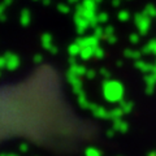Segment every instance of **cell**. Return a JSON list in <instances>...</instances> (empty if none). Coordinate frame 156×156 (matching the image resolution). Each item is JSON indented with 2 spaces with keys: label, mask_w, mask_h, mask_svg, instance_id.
<instances>
[{
  "label": "cell",
  "mask_w": 156,
  "mask_h": 156,
  "mask_svg": "<svg viewBox=\"0 0 156 156\" xmlns=\"http://www.w3.org/2000/svg\"><path fill=\"white\" fill-rule=\"evenodd\" d=\"M122 89L119 82H105L104 85V96L109 101H117L121 99Z\"/></svg>",
  "instance_id": "cell-1"
},
{
  "label": "cell",
  "mask_w": 156,
  "mask_h": 156,
  "mask_svg": "<svg viewBox=\"0 0 156 156\" xmlns=\"http://www.w3.org/2000/svg\"><path fill=\"white\" fill-rule=\"evenodd\" d=\"M4 57L7 58V65H5L7 69L14 70L20 65V58H18V56L14 55V53H7Z\"/></svg>",
  "instance_id": "cell-2"
},
{
  "label": "cell",
  "mask_w": 156,
  "mask_h": 156,
  "mask_svg": "<svg viewBox=\"0 0 156 156\" xmlns=\"http://www.w3.org/2000/svg\"><path fill=\"white\" fill-rule=\"evenodd\" d=\"M76 25H77L78 33L82 34V33H85L86 29L90 26V22L87 21L83 16H81V14H76Z\"/></svg>",
  "instance_id": "cell-3"
},
{
  "label": "cell",
  "mask_w": 156,
  "mask_h": 156,
  "mask_svg": "<svg viewBox=\"0 0 156 156\" xmlns=\"http://www.w3.org/2000/svg\"><path fill=\"white\" fill-rule=\"evenodd\" d=\"M77 43L81 46V48H85V47L96 48L98 47V38L96 37H87L83 39H78Z\"/></svg>",
  "instance_id": "cell-4"
},
{
  "label": "cell",
  "mask_w": 156,
  "mask_h": 156,
  "mask_svg": "<svg viewBox=\"0 0 156 156\" xmlns=\"http://www.w3.org/2000/svg\"><path fill=\"white\" fill-rule=\"evenodd\" d=\"M42 44H43V47H44L46 50L51 51L52 53H56L57 48L52 44V37L50 35V34H43V37H42Z\"/></svg>",
  "instance_id": "cell-5"
},
{
  "label": "cell",
  "mask_w": 156,
  "mask_h": 156,
  "mask_svg": "<svg viewBox=\"0 0 156 156\" xmlns=\"http://www.w3.org/2000/svg\"><path fill=\"white\" fill-rule=\"evenodd\" d=\"M68 81H69V83L73 86V89H78V87L82 86L80 77H78L76 73L70 72V70H69V73H68Z\"/></svg>",
  "instance_id": "cell-6"
},
{
  "label": "cell",
  "mask_w": 156,
  "mask_h": 156,
  "mask_svg": "<svg viewBox=\"0 0 156 156\" xmlns=\"http://www.w3.org/2000/svg\"><path fill=\"white\" fill-rule=\"evenodd\" d=\"M20 21H21L22 25H29V22L31 21V16H30V12L27 9H23L21 12V16H20Z\"/></svg>",
  "instance_id": "cell-7"
},
{
  "label": "cell",
  "mask_w": 156,
  "mask_h": 156,
  "mask_svg": "<svg viewBox=\"0 0 156 156\" xmlns=\"http://www.w3.org/2000/svg\"><path fill=\"white\" fill-rule=\"evenodd\" d=\"M94 50H95V48H92V47H85V48H82L80 56L82 58H85V60H86V58H90L92 55H94Z\"/></svg>",
  "instance_id": "cell-8"
},
{
  "label": "cell",
  "mask_w": 156,
  "mask_h": 156,
  "mask_svg": "<svg viewBox=\"0 0 156 156\" xmlns=\"http://www.w3.org/2000/svg\"><path fill=\"white\" fill-rule=\"evenodd\" d=\"M70 72L76 73V74H77L78 77L86 74V69H85V68H83V66H81V65H77V64L72 65V68H70Z\"/></svg>",
  "instance_id": "cell-9"
},
{
  "label": "cell",
  "mask_w": 156,
  "mask_h": 156,
  "mask_svg": "<svg viewBox=\"0 0 156 156\" xmlns=\"http://www.w3.org/2000/svg\"><path fill=\"white\" fill-rule=\"evenodd\" d=\"M82 51V48L81 46L78 44V43H74V44H72L69 46V53H70V56H76V55H80Z\"/></svg>",
  "instance_id": "cell-10"
},
{
  "label": "cell",
  "mask_w": 156,
  "mask_h": 156,
  "mask_svg": "<svg viewBox=\"0 0 156 156\" xmlns=\"http://www.w3.org/2000/svg\"><path fill=\"white\" fill-rule=\"evenodd\" d=\"M95 3H96V0H83L82 5L87 11H95V5H96Z\"/></svg>",
  "instance_id": "cell-11"
},
{
  "label": "cell",
  "mask_w": 156,
  "mask_h": 156,
  "mask_svg": "<svg viewBox=\"0 0 156 156\" xmlns=\"http://www.w3.org/2000/svg\"><path fill=\"white\" fill-rule=\"evenodd\" d=\"M78 101H80V105L82 107V108H90V103L87 101V99H86V96L82 94V95H80L78 96Z\"/></svg>",
  "instance_id": "cell-12"
},
{
  "label": "cell",
  "mask_w": 156,
  "mask_h": 156,
  "mask_svg": "<svg viewBox=\"0 0 156 156\" xmlns=\"http://www.w3.org/2000/svg\"><path fill=\"white\" fill-rule=\"evenodd\" d=\"M94 112V115L96 117H108V115H107V112L103 109V108H99V107H96V108L92 111Z\"/></svg>",
  "instance_id": "cell-13"
},
{
  "label": "cell",
  "mask_w": 156,
  "mask_h": 156,
  "mask_svg": "<svg viewBox=\"0 0 156 156\" xmlns=\"http://www.w3.org/2000/svg\"><path fill=\"white\" fill-rule=\"evenodd\" d=\"M86 156H100V152L96 148H87L86 150Z\"/></svg>",
  "instance_id": "cell-14"
},
{
  "label": "cell",
  "mask_w": 156,
  "mask_h": 156,
  "mask_svg": "<svg viewBox=\"0 0 156 156\" xmlns=\"http://www.w3.org/2000/svg\"><path fill=\"white\" fill-rule=\"evenodd\" d=\"M103 31H104L103 29H100V27H96V29H95V37H96L98 39H99V38H101V37L104 35V33H103Z\"/></svg>",
  "instance_id": "cell-15"
},
{
  "label": "cell",
  "mask_w": 156,
  "mask_h": 156,
  "mask_svg": "<svg viewBox=\"0 0 156 156\" xmlns=\"http://www.w3.org/2000/svg\"><path fill=\"white\" fill-rule=\"evenodd\" d=\"M57 8H58V11H60L61 13H68L69 12V8H68L66 5H62V4H60Z\"/></svg>",
  "instance_id": "cell-16"
},
{
  "label": "cell",
  "mask_w": 156,
  "mask_h": 156,
  "mask_svg": "<svg viewBox=\"0 0 156 156\" xmlns=\"http://www.w3.org/2000/svg\"><path fill=\"white\" fill-rule=\"evenodd\" d=\"M94 56H96V57H101V56H103V51H101L99 47H96L95 50H94Z\"/></svg>",
  "instance_id": "cell-17"
},
{
  "label": "cell",
  "mask_w": 156,
  "mask_h": 156,
  "mask_svg": "<svg viewBox=\"0 0 156 156\" xmlns=\"http://www.w3.org/2000/svg\"><path fill=\"white\" fill-rule=\"evenodd\" d=\"M107 18H108V16H107L105 13H101V14H99V16H98V20H99V22H105Z\"/></svg>",
  "instance_id": "cell-18"
},
{
  "label": "cell",
  "mask_w": 156,
  "mask_h": 156,
  "mask_svg": "<svg viewBox=\"0 0 156 156\" xmlns=\"http://www.w3.org/2000/svg\"><path fill=\"white\" fill-rule=\"evenodd\" d=\"M4 8H5V5L2 4V5H0V20H2V21L5 20V16H4Z\"/></svg>",
  "instance_id": "cell-19"
},
{
  "label": "cell",
  "mask_w": 156,
  "mask_h": 156,
  "mask_svg": "<svg viewBox=\"0 0 156 156\" xmlns=\"http://www.w3.org/2000/svg\"><path fill=\"white\" fill-rule=\"evenodd\" d=\"M121 113H122V111L121 109H117V111H113V112H111V117H120Z\"/></svg>",
  "instance_id": "cell-20"
},
{
  "label": "cell",
  "mask_w": 156,
  "mask_h": 156,
  "mask_svg": "<svg viewBox=\"0 0 156 156\" xmlns=\"http://www.w3.org/2000/svg\"><path fill=\"white\" fill-rule=\"evenodd\" d=\"M20 150H21L22 152H26V151H27V144H25V143L21 144V146H20Z\"/></svg>",
  "instance_id": "cell-21"
},
{
  "label": "cell",
  "mask_w": 156,
  "mask_h": 156,
  "mask_svg": "<svg viewBox=\"0 0 156 156\" xmlns=\"http://www.w3.org/2000/svg\"><path fill=\"white\" fill-rule=\"evenodd\" d=\"M42 60H43V57H42L41 55H37V56H35V58H34V61H35L37 64H38V62H41Z\"/></svg>",
  "instance_id": "cell-22"
},
{
  "label": "cell",
  "mask_w": 156,
  "mask_h": 156,
  "mask_svg": "<svg viewBox=\"0 0 156 156\" xmlns=\"http://www.w3.org/2000/svg\"><path fill=\"white\" fill-rule=\"evenodd\" d=\"M95 76V73L94 72H92V70H90V72H87V77H89V78H92V77H94Z\"/></svg>",
  "instance_id": "cell-23"
},
{
  "label": "cell",
  "mask_w": 156,
  "mask_h": 156,
  "mask_svg": "<svg viewBox=\"0 0 156 156\" xmlns=\"http://www.w3.org/2000/svg\"><path fill=\"white\" fill-rule=\"evenodd\" d=\"M120 18L121 20H126V18H128V14H126V13H121L120 14Z\"/></svg>",
  "instance_id": "cell-24"
},
{
  "label": "cell",
  "mask_w": 156,
  "mask_h": 156,
  "mask_svg": "<svg viewBox=\"0 0 156 156\" xmlns=\"http://www.w3.org/2000/svg\"><path fill=\"white\" fill-rule=\"evenodd\" d=\"M105 34H107V35L112 34V27H108V29H107V30H105Z\"/></svg>",
  "instance_id": "cell-25"
},
{
  "label": "cell",
  "mask_w": 156,
  "mask_h": 156,
  "mask_svg": "<svg viewBox=\"0 0 156 156\" xmlns=\"http://www.w3.org/2000/svg\"><path fill=\"white\" fill-rule=\"evenodd\" d=\"M13 2V0H5V2H4V5H8V4H11Z\"/></svg>",
  "instance_id": "cell-26"
},
{
  "label": "cell",
  "mask_w": 156,
  "mask_h": 156,
  "mask_svg": "<svg viewBox=\"0 0 156 156\" xmlns=\"http://www.w3.org/2000/svg\"><path fill=\"white\" fill-rule=\"evenodd\" d=\"M101 74L105 76V77H108V72H107V70H101Z\"/></svg>",
  "instance_id": "cell-27"
},
{
  "label": "cell",
  "mask_w": 156,
  "mask_h": 156,
  "mask_svg": "<svg viewBox=\"0 0 156 156\" xmlns=\"http://www.w3.org/2000/svg\"><path fill=\"white\" fill-rule=\"evenodd\" d=\"M43 3H44L46 5H47V4H50V0H43Z\"/></svg>",
  "instance_id": "cell-28"
},
{
  "label": "cell",
  "mask_w": 156,
  "mask_h": 156,
  "mask_svg": "<svg viewBox=\"0 0 156 156\" xmlns=\"http://www.w3.org/2000/svg\"><path fill=\"white\" fill-rule=\"evenodd\" d=\"M78 0H69V3H77Z\"/></svg>",
  "instance_id": "cell-29"
},
{
  "label": "cell",
  "mask_w": 156,
  "mask_h": 156,
  "mask_svg": "<svg viewBox=\"0 0 156 156\" xmlns=\"http://www.w3.org/2000/svg\"><path fill=\"white\" fill-rule=\"evenodd\" d=\"M7 156H17V155H14V154H12V155H7Z\"/></svg>",
  "instance_id": "cell-30"
},
{
  "label": "cell",
  "mask_w": 156,
  "mask_h": 156,
  "mask_svg": "<svg viewBox=\"0 0 156 156\" xmlns=\"http://www.w3.org/2000/svg\"><path fill=\"white\" fill-rule=\"evenodd\" d=\"M96 2H101V0H96Z\"/></svg>",
  "instance_id": "cell-31"
}]
</instances>
